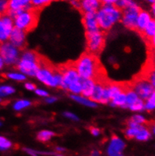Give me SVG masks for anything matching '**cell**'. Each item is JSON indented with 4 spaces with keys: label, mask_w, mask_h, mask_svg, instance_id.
Segmentation results:
<instances>
[{
    "label": "cell",
    "mask_w": 155,
    "mask_h": 156,
    "mask_svg": "<svg viewBox=\"0 0 155 156\" xmlns=\"http://www.w3.org/2000/svg\"><path fill=\"white\" fill-rule=\"evenodd\" d=\"M125 147L124 143L118 136H113L108 148L109 156H123L122 151Z\"/></svg>",
    "instance_id": "7c38bea8"
},
{
    "label": "cell",
    "mask_w": 155,
    "mask_h": 156,
    "mask_svg": "<svg viewBox=\"0 0 155 156\" xmlns=\"http://www.w3.org/2000/svg\"><path fill=\"white\" fill-rule=\"evenodd\" d=\"M54 135V133L52 131H49V130H42V131L39 132L38 133L37 138L39 140L42 141V142H46L49 140L52 136Z\"/></svg>",
    "instance_id": "603a6c76"
},
{
    "label": "cell",
    "mask_w": 155,
    "mask_h": 156,
    "mask_svg": "<svg viewBox=\"0 0 155 156\" xmlns=\"http://www.w3.org/2000/svg\"><path fill=\"white\" fill-rule=\"evenodd\" d=\"M138 97L139 96L137 95V94L133 89L128 90L126 92V100L124 107H130L134 103H136L139 100Z\"/></svg>",
    "instance_id": "d6986e66"
},
{
    "label": "cell",
    "mask_w": 155,
    "mask_h": 156,
    "mask_svg": "<svg viewBox=\"0 0 155 156\" xmlns=\"http://www.w3.org/2000/svg\"><path fill=\"white\" fill-rule=\"evenodd\" d=\"M70 91H72L74 94H79L81 93L82 90V84H81V79L78 82H73V83L70 84L68 86V88Z\"/></svg>",
    "instance_id": "cb8c5ba5"
},
{
    "label": "cell",
    "mask_w": 155,
    "mask_h": 156,
    "mask_svg": "<svg viewBox=\"0 0 155 156\" xmlns=\"http://www.w3.org/2000/svg\"><path fill=\"white\" fill-rule=\"evenodd\" d=\"M102 5H115L118 0H100Z\"/></svg>",
    "instance_id": "74e56055"
},
{
    "label": "cell",
    "mask_w": 155,
    "mask_h": 156,
    "mask_svg": "<svg viewBox=\"0 0 155 156\" xmlns=\"http://www.w3.org/2000/svg\"><path fill=\"white\" fill-rule=\"evenodd\" d=\"M152 12H153V14H154V15L155 17V2L152 5Z\"/></svg>",
    "instance_id": "f6af8a7d"
},
{
    "label": "cell",
    "mask_w": 155,
    "mask_h": 156,
    "mask_svg": "<svg viewBox=\"0 0 155 156\" xmlns=\"http://www.w3.org/2000/svg\"><path fill=\"white\" fill-rule=\"evenodd\" d=\"M35 8L25 10L15 19V27L24 32H30L37 26L39 20V13Z\"/></svg>",
    "instance_id": "277c9868"
},
{
    "label": "cell",
    "mask_w": 155,
    "mask_h": 156,
    "mask_svg": "<svg viewBox=\"0 0 155 156\" xmlns=\"http://www.w3.org/2000/svg\"><path fill=\"white\" fill-rule=\"evenodd\" d=\"M64 115L66 116V118H69V119H73V120L76 121V120H78V117L75 115L71 113V112H66V113H64Z\"/></svg>",
    "instance_id": "ab89813d"
},
{
    "label": "cell",
    "mask_w": 155,
    "mask_h": 156,
    "mask_svg": "<svg viewBox=\"0 0 155 156\" xmlns=\"http://www.w3.org/2000/svg\"><path fill=\"white\" fill-rule=\"evenodd\" d=\"M145 107L148 111H151L155 109V90L148 100V102L145 105Z\"/></svg>",
    "instance_id": "f1b7e54d"
},
{
    "label": "cell",
    "mask_w": 155,
    "mask_h": 156,
    "mask_svg": "<svg viewBox=\"0 0 155 156\" xmlns=\"http://www.w3.org/2000/svg\"><path fill=\"white\" fill-rule=\"evenodd\" d=\"M71 98L75 100V101L78 102L81 104L84 105V106H90V107H95V106H96V104L94 102L88 100L84 97H79L77 96V95H71Z\"/></svg>",
    "instance_id": "ffe728a7"
},
{
    "label": "cell",
    "mask_w": 155,
    "mask_h": 156,
    "mask_svg": "<svg viewBox=\"0 0 155 156\" xmlns=\"http://www.w3.org/2000/svg\"><path fill=\"white\" fill-rule=\"evenodd\" d=\"M58 72L57 67L52 64L47 67L40 68L36 76L45 85L50 87H57L58 85L55 76Z\"/></svg>",
    "instance_id": "52a82bcc"
},
{
    "label": "cell",
    "mask_w": 155,
    "mask_h": 156,
    "mask_svg": "<svg viewBox=\"0 0 155 156\" xmlns=\"http://www.w3.org/2000/svg\"><path fill=\"white\" fill-rule=\"evenodd\" d=\"M12 17L7 14H2L0 19V39L1 42L5 41L10 38L11 33L13 30V20Z\"/></svg>",
    "instance_id": "9c48e42d"
},
{
    "label": "cell",
    "mask_w": 155,
    "mask_h": 156,
    "mask_svg": "<svg viewBox=\"0 0 155 156\" xmlns=\"http://www.w3.org/2000/svg\"><path fill=\"white\" fill-rule=\"evenodd\" d=\"M25 87H26V89H28V90H33L36 89V85H33V84H31V83H26V85H25Z\"/></svg>",
    "instance_id": "b9f144b4"
},
{
    "label": "cell",
    "mask_w": 155,
    "mask_h": 156,
    "mask_svg": "<svg viewBox=\"0 0 155 156\" xmlns=\"http://www.w3.org/2000/svg\"><path fill=\"white\" fill-rule=\"evenodd\" d=\"M10 41L13 45L20 49H23L26 45L25 32L20 29L15 27L10 36Z\"/></svg>",
    "instance_id": "4fadbf2b"
},
{
    "label": "cell",
    "mask_w": 155,
    "mask_h": 156,
    "mask_svg": "<svg viewBox=\"0 0 155 156\" xmlns=\"http://www.w3.org/2000/svg\"><path fill=\"white\" fill-rule=\"evenodd\" d=\"M56 100H57L56 98H49L46 100V101L48 103H53V102L56 101Z\"/></svg>",
    "instance_id": "7bdbcfd3"
},
{
    "label": "cell",
    "mask_w": 155,
    "mask_h": 156,
    "mask_svg": "<svg viewBox=\"0 0 155 156\" xmlns=\"http://www.w3.org/2000/svg\"><path fill=\"white\" fill-rule=\"evenodd\" d=\"M9 9V0H0V11L2 14H5Z\"/></svg>",
    "instance_id": "e575fe53"
},
{
    "label": "cell",
    "mask_w": 155,
    "mask_h": 156,
    "mask_svg": "<svg viewBox=\"0 0 155 156\" xmlns=\"http://www.w3.org/2000/svg\"><path fill=\"white\" fill-rule=\"evenodd\" d=\"M53 1H55V0H32L31 3L33 5V8L39 9L41 8H43L47 5H49Z\"/></svg>",
    "instance_id": "d4e9b609"
},
{
    "label": "cell",
    "mask_w": 155,
    "mask_h": 156,
    "mask_svg": "<svg viewBox=\"0 0 155 156\" xmlns=\"http://www.w3.org/2000/svg\"><path fill=\"white\" fill-rule=\"evenodd\" d=\"M78 73L81 79H93L95 83L106 85L110 80L107 77L105 68L99 57L86 51L74 62Z\"/></svg>",
    "instance_id": "6da1fadb"
},
{
    "label": "cell",
    "mask_w": 155,
    "mask_h": 156,
    "mask_svg": "<svg viewBox=\"0 0 155 156\" xmlns=\"http://www.w3.org/2000/svg\"><path fill=\"white\" fill-rule=\"evenodd\" d=\"M17 67L22 73L30 76H36L38 71L40 69L37 63L31 61V60H25L23 58L19 62Z\"/></svg>",
    "instance_id": "30bf717a"
},
{
    "label": "cell",
    "mask_w": 155,
    "mask_h": 156,
    "mask_svg": "<svg viewBox=\"0 0 155 156\" xmlns=\"http://www.w3.org/2000/svg\"><path fill=\"white\" fill-rule=\"evenodd\" d=\"M141 9L136 3L123 10L121 20L126 28L131 30H137V20Z\"/></svg>",
    "instance_id": "8992f818"
},
{
    "label": "cell",
    "mask_w": 155,
    "mask_h": 156,
    "mask_svg": "<svg viewBox=\"0 0 155 156\" xmlns=\"http://www.w3.org/2000/svg\"><path fill=\"white\" fill-rule=\"evenodd\" d=\"M7 76L9 79H12L17 81H23L26 79L25 76H23L22 74H19V73H9V74L7 75Z\"/></svg>",
    "instance_id": "d6a6232c"
},
{
    "label": "cell",
    "mask_w": 155,
    "mask_h": 156,
    "mask_svg": "<svg viewBox=\"0 0 155 156\" xmlns=\"http://www.w3.org/2000/svg\"><path fill=\"white\" fill-rule=\"evenodd\" d=\"M33 8V5L29 0H9L8 11L29 10Z\"/></svg>",
    "instance_id": "9a60e30c"
},
{
    "label": "cell",
    "mask_w": 155,
    "mask_h": 156,
    "mask_svg": "<svg viewBox=\"0 0 155 156\" xmlns=\"http://www.w3.org/2000/svg\"><path fill=\"white\" fill-rule=\"evenodd\" d=\"M146 1H148V2H151V3H152V4H154V3L155 2V0H146Z\"/></svg>",
    "instance_id": "681fc988"
},
{
    "label": "cell",
    "mask_w": 155,
    "mask_h": 156,
    "mask_svg": "<svg viewBox=\"0 0 155 156\" xmlns=\"http://www.w3.org/2000/svg\"><path fill=\"white\" fill-rule=\"evenodd\" d=\"M1 58L6 64H13L17 61L18 51L15 45L10 43H4L1 46Z\"/></svg>",
    "instance_id": "ba28073f"
},
{
    "label": "cell",
    "mask_w": 155,
    "mask_h": 156,
    "mask_svg": "<svg viewBox=\"0 0 155 156\" xmlns=\"http://www.w3.org/2000/svg\"><path fill=\"white\" fill-rule=\"evenodd\" d=\"M152 20L151 15L146 11L141 10L140 14H139L138 20H137V31L140 33L141 35L147 27L150 21Z\"/></svg>",
    "instance_id": "2e32d148"
},
{
    "label": "cell",
    "mask_w": 155,
    "mask_h": 156,
    "mask_svg": "<svg viewBox=\"0 0 155 156\" xmlns=\"http://www.w3.org/2000/svg\"><path fill=\"white\" fill-rule=\"evenodd\" d=\"M150 136H151V133H150L149 130H148V129L144 128L139 132V133L137 134V136H136V138L138 140L146 141L149 139Z\"/></svg>",
    "instance_id": "484cf974"
},
{
    "label": "cell",
    "mask_w": 155,
    "mask_h": 156,
    "mask_svg": "<svg viewBox=\"0 0 155 156\" xmlns=\"http://www.w3.org/2000/svg\"><path fill=\"white\" fill-rule=\"evenodd\" d=\"M130 120L132 121V122H135V123L139 124V125H142L146 122L145 118H144L143 116L140 115H136L133 116V117L131 118Z\"/></svg>",
    "instance_id": "836d02e7"
},
{
    "label": "cell",
    "mask_w": 155,
    "mask_h": 156,
    "mask_svg": "<svg viewBox=\"0 0 155 156\" xmlns=\"http://www.w3.org/2000/svg\"><path fill=\"white\" fill-rule=\"evenodd\" d=\"M31 103L28 100H18L17 102H16L14 105V109L15 110L19 111L21 110V109H24V108L28 107V106H30Z\"/></svg>",
    "instance_id": "83f0119b"
},
{
    "label": "cell",
    "mask_w": 155,
    "mask_h": 156,
    "mask_svg": "<svg viewBox=\"0 0 155 156\" xmlns=\"http://www.w3.org/2000/svg\"><path fill=\"white\" fill-rule=\"evenodd\" d=\"M15 89L10 86H2L1 88H0V93H1L2 97H5L7 95L12 94L13 93H15Z\"/></svg>",
    "instance_id": "f546056e"
},
{
    "label": "cell",
    "mask_w": 155,
    "mask_h": 156,
    "mask_svg": "<svg viewBox=\"0 0 155 156\" xmlns=\"http://www.w3.org/2000/svg\"><path fill=\"white\" fill-rule=\"evenodd\" d=\"M144 107H145V105H144L142 100L139 99L136 103H134L133 104L129 107V109L133 111H140L142 110Z\"/></svg>",
    "instance_id": "4dcf8cb0"
},
{
    "label": "cell",
    "mask_w": 155,
    "mask_h": 156,
    "mask_svg": "<svg viewBox=\"0 0 155 156\" xmlns=\"http://www.w3.org/2000/svg\"><path fill=\"white\" fill-rule=\"evenodd\" d=\"M99 152L98 151H93L91 154V156H99Z\"/></svg>",
    "instance_id": "ee69618b"
},
{
    "label": "cell",
    "mask_w": 155,
    "mask_h": 156,
    "mask_svg": "<svg viewBox=\"0 0 155 156\" xmlns=\"http://www.w3.org/2000/svg\"><path fill=\"white\" fill-rule=\"evenodd\" d=\"M136 2L133 0H118V2L116 3L115 6L118 7L119 9H121V10H124V9H126V8L133 5Z\"/></svg>",
    "instance_id": "4316f807"
},
{
    "label": "cell",
    "mask_w": 155,
    "mask_h": 156,
    "mask_svg": "<svg viewBox=\"0 0 155 156\" xmlns=\"http://www.w3.org/2000/svg\"><path fill=\"white\" fill-rule=\"evenodd\" d=\"M142 128H144V127L142 125H140V126L136 127V128H128L126 130V131H125V135L129 139L133 137H136L137 136V134L139 133V132Z\"/></svg>",
    "instance_id": "7402d4cb"
},
{
    "label": "cell",
    "mask_w": 155,
    "mask_h": 156,
    "mask_svg": "<svg viewBox=\"0 0 155 156\" xmlns=\"http://www.w3.org/2000/svg\"><path fill=\"white\" fill-rule=\"evenodd\" d=\"M57 150L59 151V152H61V151H64L65 149H63V148H61V147H57Z\"/></svg>",
    "instance_id": "7dc6e473"
},
{
    "label": "cell",
    "mask_w": 155,
    "mask_h": 156,
    "mask_svg": "<svg viewBox=\"0 0 155 156\" xmlns=\"http://www.w3.org/2000/svg\"><path fill=\"white\" fill-rule=\"evenodd\" d=\"M82 90L81 93L84 98H91L95 89L96 83L93 79H81Z\"/></svg>",
    "instance_id": "e0dca14e"
},
{
    "label": "cell",
    "mask_w": 155,
    "mask_h": 156,
    "mask_svg": "<svg viewBox=\"0 0 155 156\" xmlns=\"http://www.w3.org/2000/svg\"><path fill=\"white\" fill-rule=\"evenodd\" d=\"M96 13L97 12H86L84 13L82 23L84 27L86 32L94 31L99 30V27L96 19Z\"/></svg>",
    "instance_id": "8fae6325"
},
{
    "label": "cell",
    "mask_w": 155,
    "mask_h": 156,
    "mask_svg": "<svg viewBox=\"0 0 155 156\" xmlns=\"http://www.w3.org/2000/svg\"><path fill=\"white\" fill-rule=\"evenodd\" d=\"M122 17V12L115 5H102L96 13L99 27L102 30H108Z\"/></svg>",
    "instance_id": "7a4b0ae2"
},
{
    "label": "cell",
    "mask_w": 155,
    "mask_h": 156,
    "mask_svg": "<svg viewBox=\"0 0 155 156\" xmlns=\"http://www.w3.org/2000/svg\"><path fill=\"white\" fill-rule=\"evenodd\" d=\"M69 2L75 9L81 10V0H69Z\"/></svg>",
    "instance_id": "d590c367"
},
{
    "label": "cell",
    "mask_w": 155,
    "mask_h": 156,
    "mask_svg": "<svg viewBox=\"0 0 155 156\" xmlns=\"http://www.w3.org/2000/svg\"><path fill=\"white\" fill-rule=\"evenodd\" d=\"M155 34V20L152 19V20L150 21V23H148V25L147 26V27L145 28V30H144V32L142 33V34L141 36H142L144 39L146 41V43L150 42V41L151 40L153 36Z\"/></svg>",
    "instance_id": "ac0fdd59"
},
{
    "label": "cell",
    "mask_w": 155,
    "mask_h": 156,
    "mask_svg": "<svg viewBox=\"0 0 155 156\" xmlns=\"http://www.w3.org/2000/svg\"><path fill=\"white\" fill-rule=\"evenodd\" d=\"M147 44H148L149 51H155V34L152 37L151 40L150 41V42L148 43Z\"/></svg>",
    "instance_id": "8d00e7d4"
},
{
    "label": "cell",
    "mask_w": 155,
    "mask_h": 156,
    "mask_svg": "<svg viewBox=\"0 0 155 156\" xmlns=\"http://www.w3.org/2000/svg\"><path fill=\"white\" fill-rule=\"evenodd\" d=\"M90 131H91V133H92L93 136H98L100 133V131H99V129L94 128V127H91L90 128Z\"/></svg>",
    "instance_id": "f35d334b"
},
{
    "label": "cell",
    "mask_w": 155,
    "mask_h": 156,
    "mask_svg": "<svg viewBox=\"0 0 155 156\" xmlns=\"http://www.w3.org/2000/svg\"><path fill=\"white\" fill-rule=\"evenodd\" d=\"M87 51L99 56L105 45V32L99 30L86 32Z\"/></svg>",
    "instance_id": "3957f363"
},
{
    "label": "cell",
    "mask_w": 155,
    "mask_h": 156,
    "mask_svg": "<svg viewBox=\"0 0 155 156\" xmlns=\"http://www.w3.org/2000/svg\"><path fill=\"white\" fill-rule=\"evenodd\" d=\"M3 63H4V61H3L2 59L0 58V66H1V68H2Z\"/></svg>",
    "instance_id": "bcb514c9"
},
{
    "label": "cell",
    "mask_w": 155,
    "mask_h": 156,
    "mask_svg": "<svg viewBox=\"0 0 155 156\" xmlns=\"http://www.w3.org/2000/svg\"><path fill=\"white\" fill-rule=\"evenodd\" d=\"M29 1H30V2H32V0H29Z\"/></svg>",
    "instance_id": "816d5d0a"
},
{
    "label": "cell",
    "mask_w": 155,
    "mask_h": 156,
    "mask_svg": "<svg viewBox=\"0 0 155 156\" xmlns=\"http://www.w3.org/2000/svg\"><path fill=\"white\" fill-rule=\"evenodd\" d=\"M54 156H62L61 155H54Z\"/></svg>",
    "instance_id": "f907efd6"
},
{
    "label": "cell",
    "mask_w": 155,
    "mask_h": 156,
    "mask_svg": "<svg viewBox=\"0 0 155 156\" xmlns=\"http://www.w3.org/2000/svg\"><path fill=\"white\" fill-rule=\"evenodd\" d=\"M133 90L137 94L140 99L148 100L154 91V87L148 81L136 76L130 82Z\"/></svg>",
    "instance_id": "5b68a950"
},
{
    "label": "cell",
    "mask_w": 155,
    "mask_h": 156,
    "mask_svg": "<svg viewBox=\"0 0 155 156\" xmlns=\"http://www.w3.org/2000/svg\"><path fill=\"white\" fill-rule=\"evenodd\" d=\"M100 0H81V10L83 13L97 12L102 7Z\"/></svg>",
    "instance_id": "5bb4252c"
},
{
    "label": "cell",
    "mask_w": 155,
    "mask_h": 156,
    "mask_svg": "<svg viewBox=\"0 0 155 156\" xmlns=\"http://www.w3.org/2000/svg\"><path fill=\"white\" fill-rule=\"evenodd\" d=\"M36 93L38 95H40V96H42V97H47V95H48L47 92L45 91V90H40V89H38V90H36Z\"/></svg>",
    "instance_id": "60d3db41"
},
{
    "label": "cell",
    "mask_w": 155,
    "mask_h": 156,
    "mask_svg": "<svg viewBox=\"0 0 155 156\" xmlns=\"http://www.w3.org/2000/svg\"><path fill=\"white\" fill-rule=\"evenodd\" d=\"M12 146V143L8 140L6 138L1 136L0 137V148L1 150H6Z\"/></svg>",
    "instance_id": "1f68e13d"
},
{
    "label": "cell",
    "mask_w": 155,
    "mask_h": 156,
    "mask_svg": "<svg viewBox=\"0 0 155 156\" xmlns=\"http://www.w3.org/2000/svg\"><path fill=\"white\" fill-rule=\"evenodd\" d=\"M152 130H153V133H154L155 135V123L152 124Z\"/></svg>",
    "instance_id": "c3c4849f"
},
{
    "label": "cell",
    "mask_w": 155,
    "mask_h": 156,
    "mask_svg": "<svg viewBox=\"0 0 155 156\" xmlns=\"http://www.w3.org/2000/svg\"><path fill=\"white\" fill-rule=\"evenodd\" d=\"M126 100V93H121V94L115 97L114 99H112V105L113 106H125Z\"/></svg>",
    "instance_id": "44dd1931"
}]
</instances>
